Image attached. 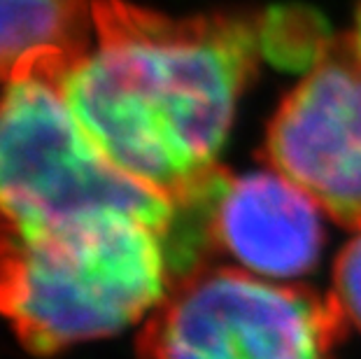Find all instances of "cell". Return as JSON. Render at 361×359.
<instances>
[{"instance_id":"obj_5","label":"cell","mask_w":361,"mask_h":359,"mask_svg":"<svg viewBox=\"0 0 361 359\" xmlns=\"http://www.w3.org/2000/svg\"><path fill=\"white\" fill-rule=\"evenodd\" d=\"M261 159L361 231V56L352 37H334L305 68L268 124Z\"/></svg>"},{"instance_id":"obj_8","label":"cell","mask_w":361,"mask_h":359,"mask_svg":"<svg viewBox=\"0 0 361 359\" xmlns=\"http://www.w3.org/2000/svg\"><path fill=\"white\" fill-rule=\"evenodd\" d=\"M331 301L345 324L361 331V231L336 257Z\"/></svg>"},{"instance_id":"obj_4","label":"cell","mask_w":361,"mask_h":359,"mask_svg":"<svg viewBox=\"0 0 361 359\" xmlns=\"http://www.w3.org/2000/svg\"><path fill=\"white\" fill-rule=\"evenodd\" d=\"M0 208L28 224L103 210L173 231L178 208L114 168L68 105L59 80L30 75L0 98Z\"/></svg>"},{"instance_id":"obj_3","label":"cell","mask_w":361,"mask_h":359,"mask_svg":"<svg viewBox=\"0 0 361 359\" xmlns=\"http://www.w3.org/2000/svg\"><path fill=\"white\" fill-rule=\"evenodd\" d=\"M345 320L331 296L235 266L175 276L137 336L140 359H336Z\"/></svg>"},{"instance_id":"obj_6","label":"cell","mask_w":361,"mask_h":359,"mask_svg":"<svg viewBox=\"0 0 361 359\" xmlns=\"http://www.w3.org/2000/svg\"><path fill=\"white\" fill-rule=\"evenodd\" d=\"M207 250L268 280L303 278L324 248L322 208L275 171L226 173L201 205Z\"/></svg>"},{"instance_id":"obj_7","label":"cell","mask_w":361,"mask_h":359,"mask_svg":"<svg viewBox=\"0 0 361 359\" xmlns=\"http://www.w3.org/2000/svg\"><path fill=\"white\" fill-rule=\"evenodd\" d=\"M96 0H0V84L63 75L91 49Z\"/></svg>"},{"instance_id":"obj_9","label":"cell","mask_w":361,"mask_h":359,"mask_svg":"<svg viewBox=\"0 0 361 359\" xmlns=\"http://www.w3.org/2000/svg\"><path fill=\"white\" fill-rule=\"evenodd\" d=\"M350 37H352V44H355L357 54L361 56V7H359V12H357V24H355V33H352Z\"/></svg>"},{"instance_id":"obj_2","label":"cell","mask_w":361,"mask_h":359,"mask_svg":"<svg viewBox=\"0 0 361 359\" xmlns=\"http://www.w3.org/2000/svg\"><path fill=\"white\" fill-rule=\"evenodd\" d=\"M171 282L166 233L147 219L103 210L28 224L0 208V315L30 355L119 334Z\"/></svg>"},{"instance_id":"obj_1","label":"cell","mask_w":361,"mask_h":359,"mask_svg":"<svg viewBox=\"0 0 361 359\" xmlns=\"http://www.w3.org/2000/svg\"><path fill=\"white\" fill-rule=\"evenodd\" d=\"M278 42V12L171 17L96 0L94 42L61 89L107 162L182 210L226 173L238 101Z\"/></svg>"}]
</instances>
